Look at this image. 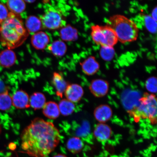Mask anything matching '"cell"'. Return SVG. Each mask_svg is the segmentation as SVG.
<instances>
[{"label":"cell","instance_id":"cell-1","mask_svg":"<svg viewBox=\"0 0 157 157\" xmlns=\"http://www.w3.org/2000/svg\"><path fill=\"white\" fill-rule=\"evenodd\" d=\"M21 138L25 153L33 157H46L57 147L60 135L53 124L36 118L23 130Z\"/></svg>","mask_w":157,"mask_h":157},{"label":"cell","instance_id":"cell-2","mask_svg":"<svg viewBox=\"0 0 157 157\" xmlns=\"http://www.w3.org/2000/svg\"><path fill=\"white\" fill-rule=\"evenodd\" d=\"M29 33L19 15L10 12L8 18L1 23L0 36L3 46L8 48H14L22 44Z\"/></svg>","mask_w":157,"mask_h":157},{"label":"cell","instance_id":"cell-3","mask_svg":"<svg viewBox=\"0 0 157 157\" xmlns=\"http://www.w3.org/2000/svg\"><path fill=\"white\" fill-rule=\"evenodd\" d=\"M108 25L115 31L121 43L132 42L137 39L139 29L131 19L122 15H115L110 17Z\"/></svg>","mask_w":157,"mask_h":157},{"label":"cell","instance_id":"cell-4","mask_svg":"<svg viewBox=\"0 0 157 157\" xmlns=\"http://www.w3.org/2000/svg\"><path fill=\"white\" fill-rule=\"evenodd\" d=\"M157 99L154 94L146 93L131 111L135 118L148 119L152 124L157 122Z\"/></svg>","mask_w":157,"mask_h":157},{"label":"cell","instance_id":"cell-5","mask_svg":"<svg viewBox=\"0 0 157 157\" xmlns=\"http://www.w3.org/2000/svg\"><path fill=\"white\" fill-rule=\"evenodd\" d=\"M91 30L92 39L98 45L113 47L118 41L115 31L109 25H94Z\"/></svg>","mask_w":157,"mask_h":157},{"label":"cell","instance_id":"cell-6","mask_svg":"<svg viewBox=\"0 0 157 157\" xmlns=\"http://www.w3.org/2000/svg\"><path fill=\"white\" fill-rule=\"evenodd\" d=\"M42 26L45 28L54 30L61 27L63 17L58 10L51 8L47 11L40 19Z\"/></svg>","mask_w":157,"mask_h":157},{"label":"cell","instance_id":"cell-7","mask_svg":"<svg viewBox=\"0 0 157 157\" xmlns=\"http://www.w3.org/2000/svg\"><path fill=\"white\" fill-rule=\"evenodd\" d=\"M109 84L105 80L98 78L92 81L90 84V92L96 97H105L109 91Z\"/></svg>","mask_w":157,"mask_h":157},{"label":"cell","instance_id":"cell-8","mask_svg":"<svg viewBox=\"0 0 157 157\" xmlns=\"http://www.w3.org/2000/svg\"><path fill=\"white\" fill-rule=\"evenodd\" d=\"M84 94L81 86L76 84H69L64 92L67 99L72 103H77L81 100Z\"/></svg>","mask_w":157,"mask_h":157},{"label":"cell","instance_id":"cell-9","mask_svg":"<svg viewBox=\"0 0 157 157\" xmlns=\"http://www.w3.org/2000/svg\"><path fill=\"white\" fill-rule=\"evenodd\" d=\"M112 130L109 125L104 123H99L96 125L93 132L94 137L99 142H106L111 138Z\"/></svg>","mask_w":157,"mask_h":157},{"label":"cell","instance_id":"cell-10","mask_svg":"<svg viewBox=\"0 0 157 157\" xmlns=\"http://www.w3.org/2000/svg\"><path fill=\"white\" fill-rule=\"evenodd\" d=\"M12 105L17 109H27L30 107L28 94L23 90L16 92L12 98Z\"/></svg>","mask_w":157,"mask_h":157},{"label":"cell","instance_id":"cell-11","mask_svg":"<svg viewBox=\"0 0 157 157\" xmlns=\"http://www.w3.org/2000/svg\"><path fill=\"white\" fill-rule=\"evenodd\" d=\"M113 112L110 107L107 105L98 106L94 110V115L96 120L100 123L109 121L113 116Z\"/></svg>","mask_w":157,"mask_h":157},{"label":"cell","instance_id":"cell-12","mask_svg":"<svg viewBox=\"0 0 157 157\" xmlns=\"http://www.w3.org/2000/svg\"><path fill=\"white\" fill-rule=\"evenodd\" d=\"M50 42L48 35L43 31H39L35 33L31 38L33 46L38 50H44Z\"/></svg>","mask_w":157,"mask_h":157},{"label":"cell","instance_id":"cell-13","mask_svg":"<svg viewBox=\"0 0 157 157\" xmlns=\"http://www.w3.org/2000/svg\"><path fill=\"white\" fill-rule=\"evenodd\" d=\"M81 65L84 73L89 76L97 73L100 68L99 63L93 56H90L86 59Z\"/></svg>","mask_w":157,"mask_h":157},{"label":"cell","instance_id":"cell-14","mask_svg":"<svg viewBox=\"0 0 157 157\" xmlns=\"http://www.w3.org/2000/svg\"><path fill=\"white\" fill-rule=\"evenodd\" d=\"M52 84L56 90V94L61 98H63V94L69 84L60 74L55 72L52 77Z\"/></svg>","mask_w":157,"mask_h":157},{"label":"cell","instance_id":"cell-15","mask_svg":"<svg viewBox=\"0 0 157 157\" xmlns=\"http://www.w3.org/2000/svg\"><path fill=\"white\" fill-rule=\"evenodd\" d=\"M17 60L15 53L11 49L8 48L0 52V65L9 68L14 64Z\"/></svg>","mask_w":157,"mask_h":157},{"label":"cell","instance_id":"cell-16","mask_svg":"<svg viewBox=\"0 0 157 157\" xmlns=\"http://www.w3.org/2000/svg\"><path fill=\"white\" fill-rule=\"evenodd\" d=\"M43 113L45 117L52 119L57 118L60 114L58 104L52 101L45 103L43 108Z\"/></svg>","mask_w":157,"mask_h":157},{"label":"cell","instance_id":"cell-17","mask_svg":"<svg viewBox=\"0 0 157 157\" xmlns=\"http://www.w3.org/2000/svg\"><path fill=\"white\" fill-rule=\"evenodd\" d=\"M60 36L62 40L64 41H75L78 38V31L75 27L68 25L60 29Z\"/></svg>","mask_w":157,"mask_h":157},{"label":"cell","instance_id":"cell-18","mask_svg":"<svg viewBox=\"0 0 157 157\" xmlns=\"http://www.w3.org/2000/svg\"><path fill=\"white\" fill-rule=\"evenodd\" d=\"M25 26L28 32L31 33H36L42 29V24L40 19L35 16H29L25 21Z\"/></svg>","mask_w":157,"mask_h":157},{"label":"cell","instance_id":"cell-19","mask_svg":"<svg viewBox=\"0 0 157 157\" xmlns=\"http://www.w3.org/2000/svg\"><path fill=\"white\" fill-rule=\"evenodd\" d=\"M46 98L42 93L35 92L29 98L30 106L35 110L43 108L46 103Z\"/></svg>","mask_w":157,"mask_h":157},{"label":"cell","instance_id":"cell-20","mask_svg":"<svg viewBox=\"0 0 157 157\" xmlns=\"http://www.w3.org/2000/svg\"><path fill=\"white\" fill-rule=\"evenodd\" d=\"M66 146L69 152L72 154H76L81 151L84 144L83 141L79 137H73L68 139Z\"/></svg>","mask_w":157,"mask_h":157},{"label":"cell","instance_id":"cell-21","mask_svg":"<svg viewBox=\"0 0 157 157\" xmlns=\"http://www.w3.org/2000/svg\"><path fill=\"white\" fill-rule=\"evenodd\" d=\"M8 9L11 13L19 15L24 11L26 8V5L24 1L22 0H11L7 2Z\"/></svg>","mask_w":157,"mask_h":157},{"label":"cell","instance_id":"cell-22","mask_svg":"<svg viewBox=\"0 0 157 157\" xmlns=\"http://www.w3.org/2000/svg\"><path fill=\"white\" fill-rule=\"evenodd\" d=\"M49 49L55 56L62 57L66 54L67 47L63 41L57 40L53 42Z\"/></svg>","mask_w":157,"mask_h":157},{"label":"cell","instance_id":"cell-23","mask_svg":"<svg viewBox=\"0 0 157 157\" xmlns=\"http://www.w3.org/2000/svg\"><path fill=\"white\" fill-rule=\"evenodd\" d=\"M58 106L60 113L65 117L72 114L75 109L74 104L67 99L61 100Z\"/></svg>","mask_w":157,"mask_h":157},{"label":"cell","instance_id":"cell-24","mask_svg":"<svg viewBox=\"0 0 157 157\" xmlns=\"http://www.w3.org/2000/svg\"><path fill=\"white\" fill-rule=\"evenodd\" d=\"M12 105V98L9 93L8 88H6L5 91L0 94V110L7 111Z\"/></svg>","mask_w":157,"mask_h":157},{"label":"cell","instance_id":"cell-25","mask_svg":"<svg viewBox=\"0 0 157 157\" xmlns=\"http://www.w3.org/2000/svg\"><path fill=\"white\" fill-rule=\"evenodd\" d=\"M115 54V51L113 47L101 46L100 50L101 57L106 61H110L113 59Z\"/></svg>","mask_w":157,"mask_h":157},{"label":"cell","instance_id":"cell-26","mask_svg":"<svg viewBox=\"0 0 157 157\" xmlns=\"http://www.w3.org/2000/svg\"><path fill=\"white\" fill-rule=\"evenodd\" d=\"M144 17V25L146 29L149 32L155 34L157 32V21L150 15H145Z\"/></svg>","mask_w":157,"mask_h":157},{"label":"cell","instance_id":"cell-27","mask_svg":"<svg viewBox=\"0 0 157 157\" xmlns=\"http://www.w3.org/2000/svg\"><path fill=\"white\" fill-rule=\"evenodd\" d=\"M157 86V78L154 76L148 78L145 83V87L146 89L152 94L156 93Z\"/></svg>","mask_w":157,"mask_h":157},{"label":"cell","instance_id":"cell-28","mask_svg":"<svg viewBox=\"0 0 157 157\" xmlns=\"http://www.w3.org/2000/svg\"><path fill=\"white\" fill-rule=\"evenodd\" d=\"M10 12L6 6L0 3V23H2L9 17Z\"/></svg>","mask_w":157,"mask_h":157},{"label":"cell","instance_id":"cell-29","mask_svg":"<svg viewBox=\"0 0 157 157\" xmlns=\"http://www.w3.org/2000/svg\"><path fill=\"white\" fill-rule=\"evenodd\" d=\"M6 89L5 84L4 83L3 80L0 78V94L2 93L3 90H5Z\"/></svg>","mask_w":157,"mask_h":157},{"label":"cell","instance_id":"cell-30","mask_svg":"<svg viewBox=\"0 0 157 157\" xmlns=\"http://www.w3.org/2000/svg\"><path fill=\"white\" fill-rule=\"evenodd\" d=\"M157 7H156L155 8L153 9L151 17L154 19L155 21H157Z\"/></svg>","mask_w":157,"mask_h":157},{"label":"cell","instance_id":"cell-31","mask_svg":"<svg viewBox=\"0 0 157 157\" xmlns=\"http://www.w3.org/2000/svg\"><path fill=\"white\" fill-rule=\"evenodd\" d=\"M53 157H67L65 155L62 154H58L56 155Z\"/></svg>","mask_w":157,"mask_h":157},{"label":"cell","instance_id":"cell-32","mask_svg":"<svg viewBox=\"0 0 157 157\" xmlns=\"http://www.w3.org/2000/svg\"><path fill=\"white\" fill-rule=\"evenodd\" d=\"M25 2H27L28 3H32L35 2V1H24Z\"/></svg>","mask_w":157,"mask_h":157}]
</instances>
